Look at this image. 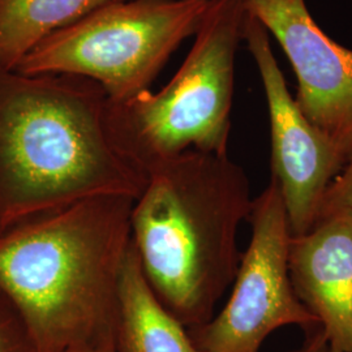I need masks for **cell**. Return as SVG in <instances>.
Masks as SVG:
<instances>
[{
  "instance_id": "cell-1",
  "label": "cell",
  "mask_w": 352,
  "mask_h": 352,
  "mask_svg": "<svg viewBox=\"0 0 352 352\" xmlns=\"http://www.w3.org/2000/svg\"><path fill=\"white\" fill-rule=\"evenodd\" d=\"M107 104L85 77L0 67V234L90 197H139L148 176L115 149Z\"/></svg>"
},
{
  "instance_id": "cell-2",
  "label": "cell",
  "mask_w": 352,
  "mask_h": 352,
  "mask_svg": "<svg viewBox=\"0 0 352 352\" xmlns=\"http://www.w3.org/2000/svg\"><path fill=\"white\" fill-rule=\"evenodd\" d=\"M133 202L96 196L0 234V292L38 352L113 340Z\"/></svg>"
},
{
  "instance_id": "cell-3",
  "label": "cell",
  "mask_w": 352,
  "mask_h": 352,
  "mask_svg": "<svg viewBox=\"0 0 352 352\" xmlns=\"http://www.w3.org/2000/svg\"><path fill=\"white\" fill-rule=\"evenodd\" d=\"M131 239L148 285L187 329L206 324L236 277L251 183L228 154L187 151L148 171Z\"/></svg>"
},
{
  "instance_id": "cell-4",
  "label": "cell",
  "mask_w": 352,
  "mask_h": 352,
  "mask_svg": "<svg viewBox=\"0 0 352 352\" xmlns=\"http://www.w3.org/2000/svg\"><path fill=\"white\" fill-rule=\"evenodd\" d=\"M247 14L245 0H210L186 60L164 89L109 100L113 146L145 175L184 151L227 154Z\"/></svg>"
},
{
  "instance_id": "cell-5",
  "label": "cell",
  "mask_w": 352,
  "mask_h": 352,
  "mask_svg": "<svg viewBox=\"0 0 352 352\" xmlns=\"http://www.w3.org/2000/svg\"><path fill=\"white\" fill-rule=\"evenodd\" d=\"M209 1L111 0L43 38L14 71L85 77L110 101H126L149 90L180 43L197 33Z\"/></svg>"
},
{
  "instance_id": "cell-6",
  "label": "cell",
  "mask_w": 352,
  "mask_h": 352,
  "mask_svg": "<svg viewBox=\"0 0 352 352\" xmlns=\"http://www.w3.org/2000/svg\"><path fill=\"white\" fill-rule=\"evenodd\" d=\"M248 248L225 307L200 327L188 329L202 352H260L267 337L286 327H320L298 299L289 278L291 240L280 189L270 177L253 199Z\"/></svg>"
},
{
  "instance_id": "cell-7",
  "label": "cell",
  "mask_w": 352,
  "mask_h": 352,
  "mask_svg": "<svg viewBox=\"0 0 352 352\" xmlns=\"http://www.w3.org/2000/svg\"><path fill=\"white\" fill-rule=\"evenodd\" d=\"M243 41L248 45L264 88L270 120L272 179L280 189L291 235H302L315 225L327 188L346 160L305 118L289 94L272 50L270 34L250 11Z\"/></svg>"
},
{
  "instance_id": "cell-8",
  "label": "cell",
  "mask_w": 352,
  "mask_h": 352,
  "mask_svg": "<svg viewBox=\"0 0 352 352\" xmlns=\"http://www.w3.org/2000/svg\"><path fill=\"white\" fill-rule=\"evenodd\" d=\"M245 6L292 65L296 104L347 164L352 158V50L316 24L305 0H245Z\"/></svg>"
},
{
  "instance_id": "cell-9",
  "label": "cell",
  "mask_w": 352,
  "mask_h": 352,
  "mask_svg": "<svg viewBox=\"0 0 352 352\" xmlns=\"http://www.w3.org/2000/svg\"><path fill=\"white\" fill-rule=\"evenodd\" d=\"M289 272L329 344L352 352V210L321 214L307 232L291 236Z\"/></svg>"
},
{
  "instance_id": "cell-10",
  "label": "cell",
  "mask_w": 352,
  "mask_h": 352,
  "mask_svg": "<svg viewBox=\"0 0 352 352\" xmlns=\"http://www.w3.org/2000/svg\"><path fill=\"white\" fill-rule=\"evenodd\" d=\"M113 340L116 352H202L154 295L132 241L120 277Z\"/></svg>"
},
{
  "instance_id": "cell-11",
  "label": "cell",
  "mask_w": 352,
  "mask_h": 352,
  "mask_svg": "<svg viewBox=\"0 0 352 352\" xmlns=\"http://www.w3.org/2000/svg\"><path fill=\"white\" fill-rule=\"evenodd\" d=\"M111 0H0V67L14 69L43 38Z\"/></svg>"
},
{
  "instance_id": "cell-12",
  "label": "cell",
  "mask_w": 352,
  "mask_h": 352,
  "mask_svg": "<svg viewBox=\"0 0 352 352\" xmlns=\"http://www.w3.org/2000/svg\"><path fill=\"white\" fill-rule=\"evenodd\" d=\"M0 352H38L25 322L0 292Z\"/></svg>"
},
{
  "instance_id": "cell-13",
  "label": "cell",
  "mask_w": 352,
  "mask_h": 352,
  "mask_svg": "<svg viewBox=\"0 0 352 352\" xmlns=\"http://www.w3.org/2000/svg\"><path fill=\"white\" fill-rule=\"evenodd\" d=\"M338 209L352 210V158L343 166L340 174L327 188L320 215Z\"/></svg>"
},
{
  "instance_id": "cell-14",
  "label": "cell",
  "mask_w": 352,
  "mask_h": 352,
  "mask_svg": "<svg viewBox=\"0 0 352 352\" xmlns=\"http://www.w3.org/2000/svg\"><path fill=\"white\" fill-rule=\"evenodd\" d=\"M329 340L325 331L321 327H316L308 331H305V338L302 344L289 352H325Z\"/></svg>"
},
{
  "instance_id": "cell-15",
  "label": "cell",
  "mask_w": 352,
  "mask_h": 352,
  "mask_svg": "<svg viewBox=\"0 0 352 352\" xmlns=\"http://www.w3.org/2000/svg\"><path fill=\"white\" fill-rule=\"evenodd\" d=\"M71 352H116V349H115V340L102 342V343L90 344V346H84V347L76 349V350Z\"/></svg>"
},
{
  "instance_id": "cell-16",
  "label": "cell",
  "mask_w": 352,
  "mask_h": 352,
  "mask_svg": "<svg viewBox=\"0 0 352 352\" xmlns=\"http://www.w3.org/2000/svg\"><path fill=\"white\" fill-rule=\"evenodd\" d=\"M325 352H342L340 350H338V349H336V347H333V346H327V351Z\"/></svg>"
}]
</instances>
